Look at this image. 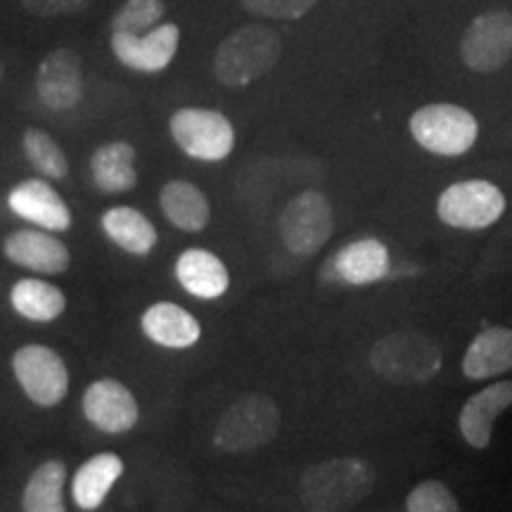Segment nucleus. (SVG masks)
Returning <instances> with one entry per match:
<instances>
[{
  "label": "nucleus",
  "instance_id": "1",
  "mask_svg": "<svg viewBox=\"0 0 512 512\" xmlns=\"http://www.w3.org/2000/svg\"><path fill=\"white\" fill-rule=\"evenodd\" d=\"M375 472L363 458H330L299 479V498L309 512H347L370 496Z\"/></svg>",
  "mask_w": 512,
  "mask_h": 512
},
{
  "label": "nucleus",
  "instance_id": "2",
  "mask_svg": "<svg viewBox=\"0 0 512 512\" xmlns=\"http://www.w3.org/2000/svg\"><path fill=\"white\" fill-rule=\"evenodd\" d=\"M283 41L264 24H245L219 43L214 53V76L226 88H245L278 64Z\"/></svg>",
  "mask_w": 512,
  "mask_h": 512
},
{
  "label": "nucleus",
  "instance_id": "3",
  "mask_svg": "<svg viewBox=\"0 0 512 512\" xmlns=\"http://www.w3.org/2000/svg\"><path fill=\"white\" fill-rule=\"evenodd\" d=\"M368 361L382 380L392 384H427L444 366V354L432 337L399 330L377 339Z\"/></svg>",
  "mask_w": 512,
  "mask_h": 512
},
{
  "label": "nucleus",
  "instance_id": "4",
  "mask_svg": "<svg viewBox=\"0 0 512 512\" xmlns=\"http://www.w3.org/2000/svg\"><path fill=\"white\" fill-rule=\"evenodd\" d=\"M280 411L271 396L247 392L221 413L214 427V446L223 453H247L271 444L280 432Z\"/></svg>",
  "mask_w": 512,
  "mask_h": 512
},
{
  "label": "nucleus",
  "instance_id": "5",
  "mask_svg": "<svg viewBox=\"0 0 512 512\" xmlns=\"http://www.w3.org/2000/svg\"><path fill=\"white\" fill-rule=\"evenodd\" d=\"M411 136L422 150L437 157H463L479 138L475 114L451 102H432L411 117Z\"/></svg>",
  "mask_w": 512,
  "mask_h": 512
},
{
  "label": "nucleus",
  "instance_id": "6",
  "mask_svg": "<svg viewBox=\"0 0 512 512\" xmlns=\"http://www.w3.org/2000/svg\"><path fill=\"white\" fill-rule=\"evenodd\" d=\"M169 133L178 150L197 162H223L235 147V128L219 110L181 107L171 114Z\"/></svg>",
  "mask_w": 512,
  "mask_h": 512
},
{
  "label": "nucleus",
  "instance_id": "7",
  "mask_svg": "<svg viewBox=\"0 0 512 512\" xmlns=\"http://www.w3.org/2000/svg\"><path fill=\"white\" fill-rule=\"evenodd\" d=\"M12 375L24 396L38 408H55L69 394V368L46 344H24L10 358Z\"/></svg>",
  "mask_w": 512,
  "mask_h": 512
},
{
  "label": "nucleus",
  "instance_id": "8",
  "mask_svg": "<svg viewBox=\"0 0 512 512\" xmlns=\"http://www.w3.org/2000/svg\"><path fill=\"white\" fill-rule=\"evenodd\" d=\"M335 230L332 204L320 190H304L285 204L280 214V240L297 256L320 252Z\"/></svg>",
  "mask_w": 512,
  "mask_h": 512
},
{
  "label": "nucleus",
  "instance_id": "9",
  "mask_svg": "<svg viewBox=\"0 0 512 512\" xmlns=\"http://www.w3.org/2000/svg\"><path fill=\"white\" fill-rule=\"evenodd\" d=\"M503 190L498 185L472 178L448 185L437 200V214L446 226L458 230H484L501 221L505 214Z\"/></svg>",
  "mask_w": 512,
  "mask_h": 512
},
{
  "label": "nucleus",
  "instance_id": "10",
  "mask_svg": "<svg viewBox=\"0 0 512 512\" xmlns=\"http://www.w3.org/2000/svg\"><path fill=\"white\" fill-rule=\"evenodd\" d=\"M460 57L477 74H494L512 57V12L489 10L477 15L460 38Z\"/></svg>",
  "mask_w": 512,
  "mask_h": 512
},
{
  "label": "nucleus",
  "instance_id": "11",
  "mask_svg": "<svg viewBox=\"0 0 512 512\" xmlns=\"http://www.w3.org/2000/svg\"><path fill=\"white\" fill-rule=\"evenodd\" d=\"M36 95L50 112H72L83 102L86 81H83L81 55L72 48H57L43 57L36 69Z\"/></svg>",
  "mask_w": 512,
  "mask_h": 512
},
{
  "label": "nucleus",
  "instance_id": "12",
  "mask_svg": "<svg viewBox=\"0 0 512 512\" xmlns=\"http://www.w3.org/2000/svg\"><path fill=\"white\" fill-rule=\"evenodd\" d=\"M81 411L102 434H126L138 425L140 406L136 394L114 377H100L83 392Z\"/></svg>",
  "mask_w": 512,
  "mask_h": 512
},
{
  "label": "nucleus",
  "instance_id": "13",
  "mask_svg": "<svg viewBox=\"0 0 512 512\" xmlns=\"http://www.w3.org/2000/svg\"><path fill=\"white\" fill-rule=\"evenodd\" d=\"M181 46V29L174 22H162L145 34H110V48L126 69L138 74L164 72Z\"/></svg>",
  "mask_w": 512,
  "mask_h": 512
},
{
  "label": "nucleus",
  "instance_id": "14",
  "mask_svg": "<svg viewBox=\"0 0 512 512\" xmlns=\"http://www.w3.org/2000/svg\"><path fill=\"white\" fill-rule=\"evenodd\" d=\"M3 254L10 264L36 275H62L72 266V252L55 233L43 228L12 230L3 240Z\"/></svg>",
  "mask_w": 512,
  "mask_h": 512
},
{
  "label": "nucleus",
  "instance_id": "15",
  "mask_svg": "<svg viewBox=\"0 0 512 512\" xmlns=\"http://www.w3.org/2000/svg\"><path fill=\"white\" fill-rule=\"evenodd\" d=\"M8 207L22 221L50 230V233H64L72 228V211L46 178H27L12 185Z\"/></svg>",
  "mask_w": 512,
  "mask_h": 512
},
{
  "label": "nucleus",
  "instance_id": "16",
  "mask_svg": "<svg viewBox=\"0 0 512 512\" xmlns=\"http://www.w3.org/2000/svg\"><path fill=\"white\" fill-rule=\"evenodd\" d=\"M512 406V380H498L479 389L465 401L458 415V430L472 448H486L494 437V425Z\"/></svg>",
  "mask_w": 512,
  "mask_h": 512
},
{
  "label": "nucleus",
  "instance_id": "17",
  "mask_svg": "<svg viewBox=\"0 0 512 512\" xmlns=\"http://www.w3.org/2000/svg\"><path fill=\"white\" fill-rule=\"evenodd\" d=\"M140 330L152 344L171 351L192 349L202 339L200 320L181 304L155 302L140 316Z\"/></svg>",
  "mask_w": 512,
  "mask_h": 512
},
{
  "label": "nucleus",
  "instance_id": "18",
  "mask_svg": "<svg viewBox=\"0 0 512 512\" xmlns=\"http://www.w3.org/2000/svg\"><path fill=\"white\" fill-rule=\"evenodd\" d=\"M174 275L185 292L204 302L221 299L230 287L228 266L204 247L183 249L174 264Z\"/></svg>",
  "mask_w": 512,
  "mask_h": 512
},
{
  "label": "nucleus",
  "instance_id": "19",
  "mask_svg": "<svg viewBox=\"0 0 512 512\" xmlns=\"http://www.w3.org/2000/svg\"><path fill=\"white\" fill-rule=\"evenodd\" d=\"M93 185L102 195H124L138 185L136 147L126 140H110L95 147L88 162Z\"/></svg>",
  "mask_w": 512,
  "mask_h": 512
},
{
  "label": "nucleus",
  "instance_id": "20",
  "mask_svg": "<svg viewBox=\"0 0 512 512\" xmlns=\"http://www.w3.org/2000/svg\"><path fill=\"white\" fill-rule=\"evenodd\" d=\"M100 228L105 238L117 245L121 252L131 256H150L152 249L157 247L159 233L143 211L128 204H117L110 207L100 216Z\"/></svg>",
  "mask_w": 512,
  "mask_h": 512
},
{
  "label": "nucleus",
  "instance_id": "21",
  "mask_svg": "<svg viewBox=\"0 0 512 512\" xmlns=\"http://www.w3.org/2000/svg\"><path fill=\"white\" fill-rule=\"evenodd\" d=\"M124 470V460L112 451L95 453V456L83 460L72 479L74 503L86 512L98 510L100 505L107 501L110 491L117 486L121 475H124Z\"/></svg>",
  "mask_w": 512,
  "mask_h": 512
},
{
  "label": "nucleus",
  "instance_id": "22",
  "mask_svg": "<svg viewBox=\"0 0 512 512\" xmlns=\"http://www.w3.org/2000/svg\"><path fill=\"white\" fill-rule=\"evenodd\" d=\"M512 370V328L494 325L472 339L463 356L467 380H494Z\"/></svg>",
  "mask_w": 512,
  "mask_h": 512
},
{
  "label": "nucleus",
  "instance_id": "23",
  "mask_svg": "<svg viewBox=\"0 0 512 512\" xmlns=\"http://www.w3.org/2000/svg\"><path fill=\"white\" fill-rule=\"evenodd\" d=\"M159 209L171 226L183 233H200L211 221L209 197L195 183L174 178L159 190Z\"/></svg>",
  "mask_w": 512,
  "mask_h": 512
},
{
  "label": "nucleus",
  "instance_id": "24",
  "mask_svg": "<svg viewBox=\"0 0 512 512\" xmlns=\"http://www.w3.org/2000/svg\"><path fill=\"white\" fill-rule=\"evenodd\" d=\"M10 306L17 316L29 320V323L46 325L64 316L67 297L57 285L31 275V278H19L10 287Z\"/></svg>",
  "mask_w": 512,
  "mask_h": 512
},
{
  "label": "nucleus",
  "instance_id": "25",
  "mask_svg": "<svg viewBox=\"0 0 512 512\" xmlns=\"http://www.w3.org/2000/svg\"><path fill=\"white\" fill-rule=\"evenodd\" d=\"M332 264L337 278L347 285H373L389 271V252L375 238L356 240L344 247Z\"/></svg>",
  "mask_w": 512,
  "mask_h": 512
},
{
  "label": "nucleus",
  "instance_id": "26",
  "mask_svg": "<svg viewBox=\"0 0 512 512\" xmlns=\"http://www.w3.org/2000/svg\"><path fill=\"white\" fill-rule=\"evenodd\" d=\"M69 470L60 458H50L31 472L22 491L24 512H67L64 503V484Z\"/></svg>",
  "mask_w": 512,
  "mask_h": 512
},
{
  "label": "nucleus",
  "instance_id": "27",
  "mask_svg": "<svg viewBox=\"0 0 512 512\" xmlns=\"http://www.w3.org/2000/svg\"><path fill=\"white\" fill-rule=\"evenodd\" d=\"M22 152L31 169L46 181H64L69 174V159L62 145L43 128H27L22 136Z\"/></svg>",
  "mask_w": 512,
  "mask_h": 512
},
{
  "label": "nucleus",
  "instance_id": "28",
  "mask_svg": "<svg viewBox=\"0 0 512 512\" xmlns=\"http://www.w3.org/2000/svg\"><path fill=\"white\" fill-rule=\"evenodd\" d=\"M166 17L164 0H126L121 8L114 12L110 22V34H128L138 36L145 31L155 29Z\"/></svg>",
  "mask_w": 512,
  "mask_h": 512
},
{
  "label": "nucleus",
  "instance_id": "29",
  "mask_svg": "<svg viewBox=\"0 0 512 512\" xmlns=\"http://www.w3.org/2000/svg\"><path fill=\"white\" fill-rule=\"evenodd\" d=\"M408 512H463L458 498L439 479H425L406 498Z\"/></svg>",
  "mask_w": 512,
  "mask_h": 512
},
{
  "label": "nucleus",
  "instance_id": "30",
  "mask_svg": "<svg viewBox=\"0 0 512 512\" xmlns=\"http://www.w3.org/2000/svg\"><path fill=\"white\" fill-rule=\"evenodd\" d=\"M318 0H240V5L249 15L261 19H302L316 8Z\"/></svg>",
  "mask_w": 512,
  "mask_h": 512
},
{
  "label": "nucleus",
  "instance_id": "31",
  "mask_svg": "<svg viewBox=\"0 0 512 512\" xmlns=\"http://www.w3.org/2000/svg\"><path fill=\"white\" fill-rule=\"evenodd\" d=\"M22 8L29 15L41 17V19H53V17H69L79 15L91 5V0H19Z\"/></svg>",
  "mask_w": 512,
  "mask_h": 512
},
{
  "label": "nucleus",
  "instance_id": "32",
  "mask_svg": "<svg viewBox=\"0 0 512 512\" xmlns=\"http://www.w3.org/2000/svg\"><path fill=\"white\" fill-rule=\"evenodd\" d=\"M3 74H5V67H3V62H0V79H3Z\"/></svg>",
  "mask_w": 512,
  "mask_h": 512
}]
</instances>
